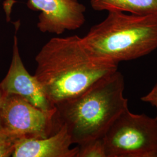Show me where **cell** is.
Returning <instances> with one entry per match:
<instances>
[{"instance_id":"cell-12","label":"cell","mask_w":157,"mask_h":157,"mask_svg":"<svg viewBox=\"0 0 157 157\" xmlns=\"http://www.w3.org/2000/svg\"><path fill=\"white\" fill-rule=\"evenodd\" d=\"M141 100L145 102L150 104L152 106L155 107L157 112V83L148 94L141 97ZM155 118L157 120V113Z\"/></svg>"},{"instance_id":"cell-4","label":"cell","mask_w":157,"mask_h":157,"mask_svg":"<svg viewBox=\"0 0 157 157\" xmlns=\"http://www.w3.org/2000/svg\"><path fill=\"white\" fill-rule=\"evenodd\" d=\"M107 157H157V120L126 109L103 137Z\"/></svg>"},{"instance_id":"cell-6","label":"cell","mask_w":157,"mask_h":157,"mask_svg":"<svg viewBox=\"0 0 157 157\" xmlns=\"http://www.w3.org/2000/svg\"><path fill=\"white\" fill-rule=\"evenodd\" d=\"M28 6L40 12L37 28L43 33L61 34L83 25L86 7L78 0H29Z\"/></svg>"},{"instance_id":"cell-2","label":"cell","mask_w":157,"mask_h":157,"mask_svg":"<svg viewBox=\"0 0 157 157\" xmlns=\"http://www.w3.org/2000/svg\"><path fill=\"white\" fill-rule=\"evenodd\" d=\"M124 86V76L117 70L80 94L56 104V120L60 126H65L73 144L104 137L114 121L128 108Z\"/></svg>"},{"instance_id":"cell-9","label":"cell","mask_w":157,"mask_h":157,"mask_svg":"<svg viewBox=\"0 0 157 157\" xmlns=\"http://www.w3.org/2000/svg\"><path fill=\"white\" fill-rule=\"evenodd\" d=\"M90 4L98 11L122 12L157 17V0H90Z\"/></svg>"},{"instance_id":"cell-7","label":"cell","mask_w":157,"mask_h":157,"mask_svg":"<svg viewBox=\"0 0 157 157\" xmlns=\"http://www.w3.org/2000/svg\"><path fill=\"white\" fill-rule=\"evenodd\" d=\"M0 85L6 94L20 95L41 110L51 114L56 113V105L49 101L34 75H30L25 67L19 54L16 36L14 37L10 67Z\"/></svg>"},{"instance_id":"cell-5","label":"cell","mask_w":157,"mask_h":157,"mask_svg":"<svg viewBox=\"0 0 157 157\" xmlns=\"http://www.w3.org/2000/svg\"><path fill=\"white\" fill-rule=\"evenodd\" d=\"M0 124V130L17 140L45 138L60 127L56 113L45 112L13 94H6L4 97Z\"/></svg>"},{"instance_id":"cell-1","label":"cell","mask_w":157,"mask_h":157,"mask_svg":"<svg viewBox=\"0 0 157 157\" xmlns=\"http://www.w3.org/2000/svg\"><path fill=\"white\" fill-rule=\"evenodd\" d=\"M35 60L34 76L54 105L80 94L118 70L117 65L92 59L77 35L51 39Z\"/></svg>"},{"instance_id":"cell-11","label":"cell","mask_w":157,"mask_h":157,"mask_svg":"<svg viewBox=\"0 0 157 157\" xmlns=\"http://www.w3.org/2000/svg\"><path fill=\"white\" fill-rule=\"evenodd\" d=\"M17 139L0 130V157L12 156Z\"/></svg>"},{"instance_id":"cell-3","label":"cell","mask_w":157,"mask_h":157,"mask_svg":"<svg viewBox=\"0 0 157 157\" xmlns=\"http://www.w3.org/2000/svg\"><path fill=\"white\" fill-rule=\"evenodd\" d=\"M81 39L92 59L118 65L157 49V17L109 12Z\"/></svg>"},{"instance_id":"cell-13","label":"cell","mask_w":157,"mask_h":157,"mask_svg":"<svg viewBox=\"0 0 157 157\" xmlns=\"http://www.w3.org/2000/svg\"><path fill=\"white\" fill-rule=\"evenodd\" d=\"M6 93L2 90L1 85H0V118H1V108L2 105L3 101L4 99V97L6 96ZM0 129H1V124H0Z\"/></svg>"},{"instance_id":"cell-8","label":"cell","mask_w":157,"mask_h":157,"mask_svg":"<svg viewBox=\"0 0 157 157\" xmlns=\"http://www.w3.org/2000/svg\"><path fill=\"white\" fill-rule=\"evenodd\" d=\"M72 139L64 125L53 135L41 139L17 140L13 157H77L78 147L71 148Z\"/></svg>"},{"instance_id":"cell-10","label":"cell","mask_w":157,"mask_h":157,"mask_svg":"<svg viewBox=\"0 0 157 157\" xmlns=\"http://www.w3.org/2000/svg\"><path fill=\"white\" fill-rule=\"evenodd\" d=\"M78 147L77 157H107L103 137L86 141Z\"/></svg>"}]
</instances>
